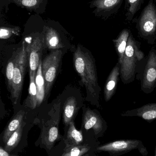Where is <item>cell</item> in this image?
Masks as SVG:
<instances>
[{
    "label": "cell",
    "instance_id": "1",
    "mask_svg": "<svg viewBox=\"0 0 156 156\" xmlns=\"http://www.w3.org/2000/svg\"><path fill=\"white\" fill-rule=\"evenodd\" d=\"M73 61L75 70L86 87L88 95L89 94L92 98L96 104H99L101 89L98 83L97 70L93 57L78 46L73 54Z\"/></svg>",
    "mask_w": 156,
    "mask_h": 156
},
{
    "label": "cell",
    "instance_id": "2",
    "mask_svg": "<svg viewBox=\"0 0 156 156\" xmlns=\"http://www.w3.org/2000/svg\"><path fill=\"white\" fill-rule=\"evenodd\" d=\"M144 57V54L140 49V44L131 33L121 64V78L124 83L127 84L134 80L137 64Z\"/></svg>",
    "mask_w": 156,
    "mask_h": 156
},
{
    "label": "cell",
    "instance_id": "3",
    "mask_svg": "<svg viewBox=\"0 0 156 156\" xmlns=\"http://www.w3.org/2000/svg\"><path fill=\"white\" fill-rule=\"evenodd\" d=\"M16 51L17 54L16 64L9 89L11 93V100L14 104L17 103L20 97L23 89L26 69L28 65L26 45L24 41L22 43V46L17 48Z\"/></svg>",
    "mask_w": 156,
    "mask_h": 156
},
{
    "label": "cell",
    "instance_id": "4",
    "mask_svg": "<svg viewBox=\"0 0 156 156\" xmlns=\"http://www.w3.org/2000/svg\"><path fill=\"white\" fill-rule=\"evenodd\" d=\"M134 150H138L143 156H147L148 151L143 142L136 139L118 140L99 146L96 152H106L111 156H120Z\"/></svg>",
    "mask_w": 156,
    "mask_h": 156
},
{
    "label": "cell",
    "instance_id": "5",
    "mask_svg": "<svg viewBox=\"0 0 156 156\" xmlns=\"http://www.w3.org/2000/svg\"><path fill=\"white\" fill-rule=\"evenodd\" d=\"M136 23V28L141 37L150 41L155 37L156 5L154 0L149 1L147 5L143 9Z\"/></svg>",
    "mask_w": 156,
    "mask_h": 156
},
{
    "label": "cell",
    "instance_id": "6",
    "mask_svg": "<svg viewBox=\"0 0 156 156\" xmlns=\"http://www.w3.org/2000/svg\"><path fill=\"white\" fill-rule=\"evenodd\" d=\"M61 56L62 51L56 50L47 56L42 61V73L45 80V97L48 95L56 80Z\"/></svg>",
    "mask_w": 156,
    "mask_h": 156
},
{
    "label": "cell",
    "instance_id": "7",
    "mask_svg": "<svg viewBox=\"0 0 156 156\" xmlns=\"http://www.w3.org/2000/svg\"><path fill=\"white\" fill-rule=\"evenodd\" d=\"M156 50L153 48L148 59L141 82V90L146 94L153 92L156 87Z\"/></svg>",
    "mask_w": 156,
    "mask_h": 156
},
{
    "label": "cell",
    "instance_id": "8",
    "mask_svg": "<svg viewBox=\"0 0 156 156\" xmlns=\"http://www.w3.org/2000/svg\"><path fill=\"white\" fill-rule=\"evenodd\" d=\"M82 127L86 130L92 129L98 138L103 135L108 126L99 112L88 109L83 115Z\"/></svg>",
    "mask_w": 156,
    "mask_h": 156
},
{
    "label": "cell",
    "instance_id": "9",
    "mask_svg": "<svg viewBox=\"0 0 156 156\" xmlns=\"http://www.w3.org/2000/svg\"><path fill=\"white\" fill-rule=\"evenodd\" d=\"M125 0H93L90 7L95 8L93 12L104 20L108 19L119 12Z\"/></svg>",
    "mask_w": 156,
    "mask_h": 156
},
{
    "label": "cell",
    "instance_id": "10",
    "mask_svg": "<svg viewBox=\"0 0 156 156\" xmlns=\"http://www.w3.org/2000/svg\"><path fill=\"white\" fill-rule=\"evenodd\" d=\"M42 50V40L39 37H35L26 46L29 72L36 74L41 60Z\"/></svg>",
    "mask_w": 156,
    "mask_h": 156
},
{
    "label": "cell",
    "instance_id": "11",
    "mask_svg": "<svg viewBox=\"0 0 156 156\" xmlns=\"http://www.w3.org/2000/svg\"><path fill=\"white\" fill-rule=\"evenodd\" d=\"M121 116H137L149 122L156 119V103H149L139 108L122 113Z\"/></svg>",
    "mask_w": 156,
    "mask_h": 156
},
{
    "label": "cell",
    "instance_id": "12",
    "mask_svg": "<svg viewBox=\"0 0 156 156\" xmlns=\"http://www.w3.org/2000/svg\"><path fill=\"white\" fill-rule=\"evenodd\" d=\"M121 65L117 63L107 78L104 87V97L105 101L111 100L116 92L117 83L121 76Z\"/></svg>",
    "mask_w": 156,
    "mask_h": 156
},
{
    "label": "cell",
    "instance_id": "13",
    "mask_svg": "<svg viewBox=\"0 0 156 156\" xmlns=\"http://www.w3.org/2000/svg\"><path fill=\"white\" fill-rule=\"evenodd\" d=\"M78 111V108L76 98L74 97L68 98L63 108V122L66 126H68L71 122H74Z\"/></svg>",
    "mask_w": 156,
    "mask_h": 156
},
{
    "label": "cell",
    "instance_id": "14",
    "mask_svg": "<svg viewBox=\"0 0 156 156\" xmlns=\"http://www.w3.org/2000/svg\"><path fill=\"white\" fill-rule=\"evenodd\" d=\"M44 38L47 47L49 49L59 50L64 47L59 34L52 27H46Z\"/></svg>",
    "mask_w": 156,
    "mask_h": 156
},
{
    "label": "cell",
    "instance_id": "15",
    "mask_svg": "<svg viewBox=\"0 0 156 156\" xmlns=\"http://www.w3.org/2000/svg\"><path fill=\"white\" fill-rule=\"evenodd\" d=\"M66 136L64 139L66 147L81 144L83 141V135L82 131L76 129L74 122L69 125Z\"/></svg>",
    "mask_w": 156,
    "mask_h": 156
},
{
    "label": "cell",
    "instance_id": "16",
    "mask_svg": "<svg viewBox=\"0 0 156 156\" xmlns=\"http://www.w3.org/2000/svg\"><path fill=\"white\" fill-rule=\"evenodd\" d=\"M131 32L128 29H125L120 33L116 39H113L115 49L118 55V63H122L127 46L128 38Z\"/></svg>",
    "mask_w": 156,
    "mask_h": 156
},
{
    "label": "cell",
    "instance_id": "17",
    "mask_svg": "<svg viewBox=\"0 0 156 156\" xmlns=\"http://www.w3.org/2000/svg\"><path fill=\"white\" fill-rule=\"evenodd\" d=\"M24 115V112L18 113L8 124L3 134V141L4 144L7 142L10 136L22 124Z\"/></svg>",
    "mask_w": 156,
    "mask_h": 156
},
{
    "label": "cell",
    "instance_id": "18",
    "mask_svg": "<svg viewBox=\"0 0 156 156\" xmlns=\"http://www.w3.org/2000/svg\"><path fill=\"white\" fill-rule=\"evenodd\" d=\"M36 73L29 72L28 96L26 100L27 106L34 109L37 107V89L35 83Z\"/></svg>",
    "mask_w": 156,
    "mask_h": 156
},
{
    "label": "cell",
    "instance_id": "19",
    "mask_svg": "<svg viewBox=\"0 0 156 156\" xmlns=\"http://www.w3.org/2000/svg\"><path fill=\"white\" fill-rule=\"evenodd\" d=\"M42 60L40 61L35 76V83L37 89V106H39L45 97V82L42 73Z\"/></svg>",
    "mask_w": 156,
    "mask_h": 156
},
{
    "label": "cell",
    "instance_id": "20",
    "mask_svg": "<svg viewBox=\"0 0 156 156\" xmlns=\"http://www.w3.org/2000/svg\"><path fill=\"white\" fill-rule=\"evenodd\" d=\"M125 8L126 11L125 13L126 20L131 21L133 19L136 13L140 10L144 0H125Z\"/></svg>",
    "mask_w": 156,
    "mask_h": 156
},
{
    "label": "cell",
    "instance_id": "21",
    "mask_svg": "<svg viewBox=\"0 0 156 156\" xmlns=\"http://www.w3.org/2000/svg\"><path fill=\"white\" fill-rule=\"evenodd\" d=\"M91 150V147L87 144L72 146L68 147H66L61 156H82L89 153Z\"/></svg>",
    "mask_w": 156,
    "mask_h": 156
},
{
    "label": "cell",
    "instance_id": "22",
    "mask_svg": "<svg viewBox=\"0 0 156 156\" xmlns=\"http://www.w3.org/2000/svg\"><path fill=\"white\" fill-rule=\"evenodd\" d=\"M23 132V124L22 123L5 144L4 149L8 153H10L17 146L21 140Z\"/></svg>",
    "mask_w": 156,
    "mask_h": 156
},
{
    "label": "cell",
    "instance_id": "23",
    "mask_svg": "<svg viewBox=\"0 0 156 156\" xmlns=\"http://www.w3.org/2000/svg\"><path fill=\"white\" fill-rule=\"evenodd\" d=\"M17 54L16 51H15L12 55V57L8 60L5 69V76L7 81L8 89H10L13 76V72L16 64Z\"/></svg>",
    "mask_w": 156,
    "mask_h": 156
},
{
    "label": "cell",
    "instance_id": "24",
    "mask_svg": "<svg viewBox=\"0 0 156 156\" xmlns=\"http://www.w3.org/2000/svg\"><path fill=\"white\" fill-rule=\"evenodd\" d=\"M16 4L22 7L29 9H36L40 5L43 0H13Z\"/></svg>",
    "mask_w": 156,
    "mask_h": 156
},
{
    "label": "cell",
    "instance_id": "25",
    "mask_svg": "<svg viewBox=\"0 0 156 156\" xmlns=\"http://www.w3.org/2000/svg\"><path fill=\"white\" fill-rule=\"evenodd\" d=\"M19 28L15 27L12 28L6 27H2L0 29V38L1 39H7L14 34H18Z\"/></svg>",
    "mask_w": 156,
    "mask_h": 156
},
{
    "label": "cell",
    "instance_id": "26",
    "mask_svg": "<svg viewBox=\"0 0 156 156\" xmlns=\"http://www.w3.org/2000/svg\"><path fill=\"white\" fill-rule=\"evenodd\" d=\"M59 138L58 128L56 126H51L48 131L46 137L47 143L49 145H52Z\"/></svg>",
    "mask_w": 156,
    "mask_h": 156
},
{
    "label": "cell",
    "instance_id": "27",
    "mask_svg": "<svg viewBox=\"0 0 156 156\" xmlns=\"http://www.w3.org/2000/svg\"><path fill=\"white\" fill-rule=\"evenodd\" d=\"M0 156H17L15 155L11 154L2 147H0Z\"/></svg>",
    "mask_w": 156,
    "mask_h": 156
},
{
    "label": "cell",
    "instance_id": "28",
    "mask_svg": "<svg viewBox=\"0 0 156 156\" xmlns=\"http://www.w3.org/2000/svg\"><path fill=\"white\" fill-rule=\"evenodd\" d=\"M95 153L94 152H90V153H87L83 155L82 156H96Z\"/></svg>",
    "mask_w": 156,
    "mask_h": 156
},
{
    "label": "cell",
    "instance_id": "29",
    "mask_svg": "<svg viewBox=\"0 0 156 156\" xmlns=\"http://www.w3.org/2000/svg\"><path fill=\"white\" fill-rule=\"evenodd\" d=\"M154 156H156V146H155V148Z\"/></svg>",
    "mask_w": 156,
    "mask_h": 156
},
{
    "label": "cell",
    "instance_id": "30",
    "mask_svg": "<svg viewBox=\"0 0 156 156\" xmlns=\"http://www.w3.org/2000/svg\"><path fill=\"white\" fill-rule=\"evenodd\" d=\"M154 1H156V0H154Z\"/></svg>",
    "mask_w": 156,
    "mask_h": 156
},
{
    "label": "cell",
    "instance_id": "31",
    "mask_svg": "<svg viewBox=\"0 0 156 156\" xmlns=\"http://www.w3.org/2000/svg\"></svg>",
    "mask_w": 156,
    "mask_h": 156
}]
</instances>
